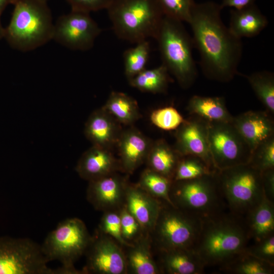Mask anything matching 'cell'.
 Segmentation results:
<instances>
[{"label":"cell","instance_id":"cell-8","mask_svg":"<svg viewBox=\"0 0 274 274\" xmlns=\"http://www.w3.org/2000/svg\"><path fill=\"white\" fill-rule=\"evenodd\" d=\"M169 196L174 206L201 219L228 209L216 172L193 179L173 181Z\"/></svg>","mask_w":274,"mask_h":274},{"label":"cell","instance_id":"cell-33","mask_svg":"<svg viewBox=\"0 0 274 274\" xmlns=\"http://www.w3.org/2000/svg\"><path fill=\"white\" fill-rule=\"evenodd\" d=\"M248 163L261 172L274 168V136L254 149Z\"/></svg>","mask_w":274,"mask_h":274},{"label":"cell","instance_id":"cell-15","mask_svg":"<svg viewBox=\"0 0 274 274\" xmlns=\"http://www.w3.org/2000/svg\"><path fill=\"white\" fill-rule=\"evenodd\" d=\"M231 122L252 152L259 144L274 136L272 115L266 111L245 112L233 117Z\"/></svg>","mask_w":274,"mask_h":274},{"label":"cell","instance_id":"cell-34","mask_svg":"<svg viewBox=\"0 0 274 274\" xmlns=\"http://www.w3.org/2000/svg\"><path fill=\"white\" fill-rule=\"evenodd\" d=\"M150 119L154 125L165 130L177 129L185 120L172 106L154 110L151 114Z\"/></svg>","mask_w":274,"mask_h":274},{"label":"cell","instance_id":"cell-35","mask_svg":"<svg viewBox=\"0 0 274 274\" xmlns=\"http://www.w3.org/2000/svg\"><path fill=\"white\" fill-rule=\"evenodd\" d=\"M164 15L188 23L194 0H156Z\"/></svg>","mask_w":274,"mask_h":274},{"label":"cell","instance_id":"cell-41","mask_svg":"<svg viewBox=\"0 0 274 274\" xmlns=\"http://www.w3.org/2000/svg\"><path fill=\"white\" fill-rule=\"evenodd\" d=\"M264 197L274 202V168L261 172Z\"/></svg>","mask_w":274,"mask_h":274},{"label":"cell","instance_id":"cell-44","mask_svg":"<svg viewBox=\"0 0 274 274\" xmlns=\"http://www.w3.org/2000/svg\"><path fill=\"white\" fill-rule=\"evenodd\" d=\"M1 19V17H0ZM5 34V28L2 26L0 20V40L4 39Z\"/></svg>","mask_w":274,"mask_h":274},{"label":"cell","instance_id":"cell-32","mask_svg":"<svg viewBox=\"0 0 274 274\" xmlns=\"http://www.w3.org/2000/svg\"><path fill=\"white\" fill-rule=\"evenodd\" d=\"M172 182V180L152 169L145 171L141 181L142 186L151 193L175 207L169 196Z\"/></svg>","mask_w":274,"mask_h":274},{"label":"cell","instance_id":"cell-3","mask_svg":"<svg viewBox=\"0 0 274 274\" xmlns=\"http://www.w3.org/2000/svg\"><path fill=\"white\" fill-rule=\"evenodd\" d=\"M47 2L17 0L4 38L13 48L33 50L52 40L54 23Z\"/></svg>","mask_w":274,"mask_h":274},{"label":"cell","instance_id":"cell-16","mask_svg":"<svg viewBox=\"0 0 274 274\" xmlns=\"http://www.w3.org/2000/svg\"><path fill=\"white\" fill-rule=\"evenodd\" d=\"M115 120L103 108L90 115L84 132L93 145L109 149L117 142L121 133Z\"/></svg>","mask_w":274,"mask_h":274},{"label":"cell","instance_id":"cell-37","mask_svg":"<svg viewBox=\"0 0 274 274\" xmlns=\"http://www.w3.org/2000/svg\"><path fill=\"white\" fill-rule=\"evenodd\" d=\"M245 252L254 257L274 265V234L259 241L250 243Z\"/></svg>","mask_w":274,"mask_h":274},{"label":"cell","instance_id":"cell-4","mask_svg":"<svg viewBox=\"0 0 274 274\" xmlns=\"http://www.w3.org/2000/svg\"><path fill=\"white\" fill-rule=\"evenodd\" d=\"M106 10L117 36L135 44L155 39L164 16L156 0H112Z\"/></svg>","mask_w":274,"mask_h":274},{"label":"cell","instance_id":"cell-43","mask_svg":"<svg viewBox=\"0 0 274 274\" xmlns=\"http://www.w3.org/2000/svg\"><path fill=\"white\" fill-rule=\"evenodd\" d=\"M17 0H0V17L7 6L9 4L14 5Z\"/></svg>","mask_w":274,"mask_h":274},{"label":"cell","instance_id":"cell-45","mask_svg":"<svg viewBox=\"0 0 274 274\" xmlns=\"http://www.w3.org/2000/svg\"><path fill=\"white\" fill-rule=\"evenodd\" d=\"M43 1H46V2H47V1H49V0H43Z\"/></svg>","mask_w":274,"mask_h":274},{"label":"cell","instance_id":"cell-30","mask_svg":"<svg viewBox=\"0 0 274 274\" xmlns=\"http://www.w3.org/2000/svg\"><path fill=\"white\" fill-rule=\"evenodd\" d=\"M150 52V43L147 40L140 42L124 52V72L128 80L146 69Z\"/></svg>","mask_w":274,"mask_h":274},{"label":"cell","instance_id":"cell-42","mask_svg":"<svg viewBox=\"0 0 274 274\" xmlns=\"http://www.w3.org/2000/svg\"><path fill=\"white\" fill-rule=\"evenodd\" d=\"M255 1L256 0H222L220 6L222 9L230 7L233 9L239 10L254 4Z\"/></svg>","mask_w":274,"mask_h":274},{"label":"cell","instance_id":"cell-25","mask_svg":"<svg viewBox=\"0 0 274 274\" xmlns=\"http://www.w3.org/2000/svg\"><path fill=\"white\" fill-rule=\"evenodd\" d=\"M181 156L166 141L160 140L151 145L147 157L151 169L173 181Z\"/></svg>","mask_w":274,"mask_h":274},{"label":"cell","instance_id":"cell-26","mask_svg":"<svg viewBox=\"0 0 274 274\" xmlns=\"http://www.w3.org/2000/svg\"><path fill=\"white\" fill-rule=\"evenodd\" d=\"M102 108L118 122L126 125L132 124L140 116L136 101L120 92H112Z\"/></svg>","mask_w":274,"mask_h":274},{"label":"cell","instance_id":"cell-31","mask_svg":"<svg viewBox=\"0 0 274 274\" xmlns=\"http://www.w3.org/2000/svg\"><path fill=\"white\" fill-rule=\"evenodd\" d=\"M214 173L200 158L182 156L177 166L173 181L187 180Z\"/></svg>","mask_w":274,"mask_h":274},{"label":"cell","instance_id":"cell-7","mask_svg":"<svg viewBox=\"0 0 274 274\" xmlns=\"http://www.w3.org/2000/svg\"><path fill=\"white\" fill-rule=\"evenodd\" d=\"M92 239L83 221L67 218L47 234L41 247L48 262H60L62 274L77 273L74 263L86 252Z\"/></svg>","mask_w":274,"mask_h":274},{"label":"cell","instance_id":"cell-24","mask_svg":"<svg viewBox=\"0 0 274 274\" xmlns=\"http://www.w3.org/2000/svg\"><path fill=\"white\" fill-rule=\"evenodd\" d=\"M89 182L87 197L95 207L101 209L119 201L121 183L117 177L107 175Z\"/></svg>","mask_w":274,"mask_h":274},{"label":"cell","instance_id":"cell-20","mask_svg":"<svg viewBox=\"0 0 274 274\" xmlns=\"http://www.w3.org/2000/svg\"><path fill=\"white\" fill-rule=\"evenodd\" d=\"M244 218L251 241L257 242L274 234V202L265 197Z\"/></svg>","mask_w":274,"mask_h":274},{"label":"cell","instance_id":"cell-38","mask_svg":"<svg viewBox=\"0 0 274 274\" xmlns=\"http://www.w3.org/2000/svg\"><path fill=\"white\" fill-rule=\"evenodd\" d=\"M102 230L109 233L122 244L128 245L122 236L120 216L117 214H107L102 219L101 224Z\"/></svg>","mask_w":274,"mask_h":274},{"label":"cell","instance_id":"cell-17","mask_svg":"<svg viewBox=\"0 0 274 274\" xmlns=\"http://www.w3.org/2000/svg\"><path fill=\"white\" fill-rule=\"evenodd\" d=\"M115 165L109 149L93 145L83 154L76 169L81 178L91 181L108 175Z\"/></svg>","mask_w":274,"mask_h":274},{"label":"cell","instance_id":"cell-9","mask_svg":"<svg viewBox=\"0 0 274 274\" xmlns=\"http://www.w3.org/2000/svg\"><path fill=\"white\" fill-rule=\"evenodd\" d=\"M48 263L41 245L33 240L0 237V274H59Z\"/></svg>","mask_w":274,"mask_h":274},{"label":"cell","instance_id":"cell-18","mask_svg":"<svg viewBox=\"0 0 274 274\" xmlns=\"http://www.w3.org/2000/svg\"><path fill=\"white\" fill-rule=\"evenodd\" d=\"M123 167L133 171L147 157L152 144L141 132L129 128L121 133L117 141Z\"/></svg>","mask_w":274,"mask_h":274},{"label":"cell","instance_id":"cell-27","mask_svg":"<svg viewBox=\"0 0 274 274\" xmlns=\"http://www.w3.org/2000/svg\"><path fill=\"white\" fill-rule=\"evenodd\" d=\"M221 272L234 274H273L274 265L244 251L218 267Z\"/></svg>","mask_w":274,"mask_h":274},{"label":"cell","instance_id":"cell-6","mask_svg":"<svg viewBox=\"0 0 274 274\" xmlns=\"http://www.w3.org/2000/svg\"><path fill=\"white\" fill-rule=\"evenodd\" d=\"M220 192L230 212L244 217L264 197L261 172L249 163L217 170Z\"/></svg>","mask_w":274,"mask_h":274},{"label":"cell","instance_id":"cell-10","mask_svg":"<svg viewBox=\"0 0 274 274\" xmlns=\"http://www.w3.org/2000/svg\"><path fill=\"white\" fill-rule=\"evenodd\" d=\"M169 207L161 208L155 225L162 250L193 249L202 219L170 204Z\"/></svg>","mask_w":274,"mask_h":274},{"label":"cell","instance_id":"cell-28","mask_svg":"<svg viewBox=\"0 0 274 274\" xmlns=\"http://www.w3.org/2000/svg\"><path fill=\"white\" fill-rule=\"evenodd\" d=\"M166 67L162 63L150 70L145 69L129 80L131 86L143 91L153 93L166 91L170 79Z\"/></svg>","mask_w":274,"mask_h":274},{"label":"cell","instance_id":"cell-2","mask_svg":"<svg viewBox=\"0 0 274 274\" xmlns=\"http://www.w3.org/2000/svg\"><path fill=\"white\" fill-rule=\"evenodd\" d=\"M250 242L244 217L226 209L202 219L193 249L206 267H219L243 252Z\"/></svg>","mask_w":274,"mask_h":274},{"label":"cell","instance_id":"cell-11","mask_svg":"<svg viewBox=\"0 0 274 274\" xmlns=\"http://www.w3.org/2000/svg\"><path fill=\"white\" fill-rule=\"evenodd\" d=\"M208 142L217 170L250 161L252 151L232 122H208Z\"/></svg>","mask_w":274,"mask_h":274},{"label":"cell","instance_id":"cell-39","mask_svg":"<svg viewBox=\"0 0 274 274\" xmlns=\"http://www.w3.org/2000/svg\"><path fill=\"white\" fill-rule=\"evenodd\" d=\"M72 10L89 13L107 9L112 0H66Z\"/></svg>","mask_w":274,"mask_h":274},{"label":"cell","instance_id":"cell-22","mask_svg":"<svg viewBox=\"0 0 274 274\" xmlns=\"http://www.w3.org/2000/svg\"><path fill=\"white\" fill-rule=\"evenodd\" d=\"M187 110L208 122H231L233 117L228 111L222 97L194 95L189 99Z\"/></svg>","mask_w":274,"mask_h":274},{"label":"cell","instance_id":"cell-21","mask_svg":"<svg viewBox=\"0 0 274 274\" xmlns=\"http://www.w3.org/2000/svg\"><path fill=\"white\" fill-rule=\"evenodd\" d=\"M164 268L173 274H200L206 266L193 249L162 250Z\"/></svg>","mask_w":274,"mask_h":274},{"label":"cell","instance_id":"cell-19","mask_svg":"<svg viewBox=\"0 0 274 274\" xmlns=\"http://www.w3.org/2000/svg\"><path fill=\"white\" fill-rule=\"evenodd\" d=\"M267 24V18L255 4L242 9H233L230 11L228 28L239 39L256 37Z\"/></svg>","mask_w":274,"mask_h":274},{"label":"cell","instance_id":"cell-36","mask_svg":"<svg viewBox=\"0 0 274 274\" xmlns=\"http://www.w3.org/2000/svg\"><path fill=\"white\" fill-rule=\"evenodd\" d=\"M129 263L135 273L155 274L159 272L149 252L142 247L133 250L130 255Z\"/></svg>","mask_w":274,"mask_h":274},{"label":"cell","instance_id":"cell-23","mask_svg":"<svg viewBox=\"0 0 274 274\" xmlns=\"http://www.w3.org/2000/svg\"><path fill=\"white\" fill-rule=\"evenodd\" d=\"M127 194L128 211L140 226L151 228L155 225L161 208L158 202L138 189L131 188Z\"/></svg>","mask_w":274,"mask_h":274},{"label":"cell","instance_id":"cell-14","mask_svg":"<svg viewBox=\"0 0 274 274\" xmlns=\"http://www.w3.org/2000/svg\"><path fill=\"white\" fill-rule=\"evenodd\" d=\"M86 272L104 274H121L126 263L120 249L107 238L93 239L88 248Z\"/></svg>","mask_w":274,"mask_h":274},{"label":"cell","instance_id":"cell-40","mask_svg":"<svg viewBox=\"0 0 274 274\" xmlns=\"http://www.w3.org/2000/svg\"><path fill=\"white\" fill-rule=\"evenodd\" d=\"M121 231L124 239H130L137 233L139 224L134 217L128 211L124 210L120 216Z\"/></svg>","mask_w":274,"mask_h":274},{"label":"cell","instance_id":"cell-12","mask_svg":"<svg viewBox=\"0 0 274 274\" xmlns=\"http://www.w3.org/2000/svg\"><path fill=\"white\" fill-rule=\"evenodd\" d=\"M101 31L89 13L72 10L54 23L52 40L72 50L86 51L93 47Z\"/></svg>","mask_w":274,"mask_h":274},{"label":"cell","instance_id":"cell-1","mask_svg":"<svg viewBox=\"0 0 274 274\" xmlns=\"http://www.w3.org/2000/svg\"><path fill=\"white\" fill-rule=\"evenodd\" d=\"M222 10L214 2L195 3L188 23L202 73L209 79L227 82L239 74L243 44L222 21Z\"/></svg>","mask_w":274,"mask_h":274},{"label":"cell","instance_id":"cell-29","mask_svg":"<svg viewBox=\"0 0 274 274\" xmlns=\"http://www.w3.org/2000/svg\"><path fill=\"white\" fill-rule=\"evenodd\" d=\"M256 96L264 106L266 111L274 114V75L268 71H262L244 75Z\"/></svg>","mask_w":274,"mask_h":274},{"label":"cell","instance_id":"cell-13","mask_svg":"<svg viewBox=\"0 0 274 274\" xmlns=\"http://www.w3.org/2000/svg\"><path fill=\"white\" fill-rule=\"evenodd\" d=\"M175 136V149L181 156L198 157L212 172L217 171L209 149L207 121L196 115H192L177 129Z\"/></svg>","mask_w":274,"mask_h":274},{"label":"cell","instance_id":"cell-5","mask_svg":"<svg viewBox=\"0 0 274 274\" xmlns=\"http://www.w3.org/2000/svg\"><path fill=\"white\" fill-rule=\"evenodd\" d=\"M183 22L164 16L156 38L162 64L181 87L190 88L197 75L193 57V42Z\"/></svg>","mask_w":274,"mask_h":274}]
</instances>
